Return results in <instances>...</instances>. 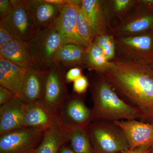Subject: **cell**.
Returning <instances> with one entry per match:
<instances>
[{
  "mask_svg": "<svg viewBox=\"0 0 153 153\" xmlns=\"http://www.w3.org/2000/svg\"><path fill=\"white\" fill-rule=\"evenodd\" d=\"M110 63L103 78L136 110L142 121L153 123V67L135 60Z\"/></svg>",
  "mask_w": 153,
  "mask_h": 153,
  "instance_id": "6da1fadb",
  "label": "cell"
},
{
  "mask_svg": "<svg viewBox=\"0 0 153 153\" xmlns=\"http://www.w3.org/2000/svg\"><path fill=\"white\" fill-rule=\"evenodd\" d=\"M113 89L103 77L96 85L92 94L94 120L114 122L140 119L136 110L119 96Z\"/></svg>",
  "mask_w": 153,
  "mask_h": 153,
  "instance_id": "7a4b0ae2",
  "label": "cell"
},
{
  "mask_svg": "<svg viewBox=\"0 0 153 153\" xmlns=\"http://www.w3.org/2000/svg\"><path fill=\"white\" fill-rule=\"evenodd\" d=\"M87 131L96 153H122L130 149L123 131L114 122L94 121Z\"/></svg>",
  "mask_w": 153,
  "mask_h": 153,
  "instance_id": "3957f363",
  "label": "cell"
},
{
  "mask_svg": "<svg viewBox=\"0 0 153 153\" xmlns=\"http://www.w3.org/2000/svg\"><path fill=\"white\" fill-rule=\"evenodd\" d=\"M33 65L49 69L54 62L56 52L63 44H67L64 37L54 26L38 30L27 42Z\"/></svg>",
  "mask_w": 153,
  "mask_h": 153,
  "instance_id": "277c9868",
  "label": "cell"
},
{
  "mask_svg": "<svg viewBox=\"0 0 153 153\" xmlns=\"http://www.w3.org/2000/svg\"><path fill=\"white\" fill-rule=\"evenodd\" d=\"M94 120L92 109L77 96L68 97L58 110L57 124L63 131L68 132L76 129L87 128Z\"/></svg>",
  "mask_w": 153,
  "mask_h": 153,
  "instance_id": "5b68a950",
  "label": "cell"
},
{
  "mask_svg": "<svg viewBox=\"0 0 153 153\" xmlns=\"http://www.w3.org/2000/svg\"><path fill=\"white\" fill-rule=\"evenodd\" d=\"M44 132L40 129L21 127L1 135L0 153H33Z\"/></svg>",
  "mask_w": 153,
  "mask_h": 153,
  "instance_id": "8992f818",
  "label": "cell"
},
{
  "mask_svg": "<svg viewBox=\"0 0 153 153\" xmlns=\"http://www.w3.org/2000/svg\"><path fill=\"white\" fill-rule=\"evenodd\" d=\"M65 76L60 63L55 62L49 68L43 101L56 114L69 96Z\"/></svg>",
  "mask_w": 153,
  "mask_h": 153,
  "instance_id": "52a82bcc",
  "label": "cell"
},
{
  "mask_svg": "<svg viewBox=\"0 0 153 153\" xmlns=\"http://www.w3.org/2000/svg\"><path fill=\"white\" fill-rule=\"evenodd\" d=\"M82 1H71L62 7L60 14L53 26L62 34L67 44L79 45L87 49L88 47L77 32L76 23Z\"/></svg>",
  "mask_w": 153,
  "mask_h": 153,
  "instance_id": "ba28073f",
  "label": "cell"
},
{
  "mask_svg": "<svg viewBox=\"0 0 153 153\" xmlns=\"http://www.w3.org/2000/svg\"><path fill=\"white\" fill-rule=\"evenodd\" d=\"M13 9L2 21L10 30L14 38L28 42L37 32L22 0H11Z\"/></svg>",
  "mask_w": 153,
  "mask_h": 153,
  "instance_id": "9c48e42d",
  "label": "cell"
},
{
  "mask_svg": "<svg viewBox=\"0 0 153 153\" xmlns=\"http://www.w3.org/2000/svg\"><path fill=\"white\" fill-rule=\"evenodd\" d=\"M123 131L131 150L145 147L153 149V123L136 120L114 122Z\"/></svg>",
  "mask_w": 153,
  "mask_h": 153,
  "instance_id": "30bf717a",
  "label": "cell"
},
{
  "mask_svg": "<svg viewBox=\"0 0 153 153\" xmlns=\"http://www.w3.org/2000/svg\"><path fill=\"white\" fill-rule=\"evenodd\" d=\"M22 2L37 30L53 26L62 8L45 0H22Z\"/></svg>",
  "mask_w": 153,
  "mask_h": 153,
  "instance_id": "8fae6325",
  "label": "cell"
},
{
  "mask_svg": "<svg viewBox=\"0 0 153 153\" xmlns=\"http://www.w3.org/2000/svg\"><path fill=\"white\" fill-rule=\"evenodd\" d=\"M49 69L38 68L33 65L28 68L20 97L25 103L43 100Z\"/></svg>",
  "mask_w": 153,
  "mask_h": 153,
  "instance_id": "7c38bea8",
  "label": "cell"
},
{
  "mask_svg": "<svg viewBox=\"0 0 153 153\" xmlns=\"http://www.w3.org/2000/svg\"><path fill=\"white\" fill-rule=\"evenodd\" d=\"M56 125L57 114L43 100L27 104L21 127L33 128L45 131Z\"/></svg>",
  "mask_w": 153,
  "mask_h": 153,
  "instance_id": "4fadbf2b",
  "label": "cell"
},
{
  "mask_svg": "<svg viewBox=\"0 0 153 153\" xmlns=\"http://www.w3.org/2000/svg\"><path fill=\"white\" fill-rule=\"evenodd\" d=\"M27 103L15 97L0 107V135L21 128Z\"/></svg>",
  "mask_w": 153,
  "mask_h": 153,
  "instance_id": "5bb4252c",
  "label": "cell"
},
{
  "mask_svg": "<svg viewBox=\"0 0 153 153\" xmlns=\"http://www.w3.org/2000/svg\"><path fill=\"white\" fill-rule=\"evenodd\" d=\"M29 68L17 66L0 56V85L20 98L25 74Z\"/></svg>",
  "mask_w": 153,
  "mask_h": 153,
  "instance_id": "9a60e30c",
  "label": "cell"
},
{
  "mask_svg": "<svg viewBox=\"0 0 153 153\" xmlns=\"http://www.w3.org/2000/svg\"><path fill=\"white\" fill-rule=\"evenodd\" d=\"M0 56L20 67L27 68L33 65L27 42L16 40L0 46Z\"/></svg>",
  "mask_w": 153,
  "mask_h": 153,
  "instance_id": "2e32d148",
  "label": "cell"
},
{
  "mask_svg": "<svg viewBox=\"0 0 153 153\" xmlns=\"http://www.w3.org/2000/svg\"><path fill=\"white\" fill-rule=\"evenodd\" d=\"M68 141V133L62 130L56 125L44 131L42 142L33 153H59Z\"/></svg>",
  "mask_w": 153,
  "mask_h": 153,
  "instance_id": "e0dca14e",
  "label": "cell"
},
{
  "mask_svg": "<svg viewBox=\"0 0 153 153\" xmlns=\"http://www.w3.org/2000/svg\"><path fill=\"white\" fill-rule=\"evenodd\" d=\"M87 49L72 44H63L57 50L54 62L61 63L66 66L80 64L85 61Z\"/></svg>",
  "mask_w": 153,
  "mask_h": 153,
  "instance_id": "ac0fdd59",
  "label": "cell"
},
{
  "mask_svg": "<svg viewBox=\"0 0 153 153\" xmlns=\"http://www.w3.org/2000/svg\"><path fill=\"white\" fill-rule=\"evenodd\" d=\"M81 7L89 24L94 38L102 35L103 22L100 1L83 0L82 1Z\"/></svg>",
  "mask_w": 153,
  "mask_h": 153,
  "instance_id": "d6986e66",
  "label": "cell"
},
{
  "mask_svg": "<svg viewBox=\"0 0 153 153\" xmlns=\"http://www.w3.org/2000/svg\"><path fill=\"white\" fill-rule=\"evenodd\" d=\"M120 43L126 54L139 59L152 49L153 40L151 36L143 35L122 38Z\"/></svg>",
  "mask_w": 153,
  "mask_h": 153,
  "instance_id": "ffe728a7",
  "label": "cell"
},
{
  "mask_svg": "<svg viewBox=\"0 0 153 153\" xmlns=\"http://www.w3.org/2000/svg\"><path fill=\"white\" fill-rule=\"evenodd\" d=\"M71 149L76 153H96L91 143L87 128L76 129L68 132Z\"/></svg>",
  "mask_w": 153,
  "mask_h": 153,
  "instance_id": "44dd1931",
  "label": "cell"
},
{
  "mask_svg": "<svg viewBox=\"0 0 153 153\" xmlns=\"http://www.w3.org/2000/svg\"><path fill=\"white\" fill-rule=\"evenodd\" d=\"M85 61L91 68L102 73L109 68L111 64L102 49L94 41L87 49Z\"/></svg>",
  "mask_w": 153,
  "mask_h": 153,
  "instance_id": "7402d4cb",
  "label": "cell"
},
{
  "mask_svg": "<svg viewBox=\"0 0 153 153\" xmlns=\"http://www.w3.org/2000/svg\"><path fill=\"white\" fill-rule=\"evenodd\" d=\"M153 25V16H147L134 19L121 29L124 33H139L147 30Z\"/></svg>",
  "mask_w": 153,
  "mask_h": 153,
  "instance_id": "603a6c76",
  "label": "cell"
},
{
  "mask_svg": "<svg viewBox=\"0 0 153 153\" xmlns=\"http://www.w3.org/2000/svg\"><path fill=\"white\" fill-rule=\"evenodd\" d=\"M77 32L79 36L89 47L93 43L94 38L87 19L80 7L76 23Z\"/></svg>",
  "mask_w": 153,
  "mask_h": 153,
  "instance_id": "cb8c5ba5",
  "label": "cell"
},
{
  "mask_svg": "<svg viewBox=\"0 0 153 153\" xmlns=\"http://www.w3.org/2000/svg\"><path fill=\"white\" fill-rule=\"evenodd\" d=\"M95 38L94 42L102 49L107 60H109L113 58L115 54V45L111 37L102 34Z\"/></svg>",
  "mask_w": 153,
  "mask_h": 153,
  "instance_id": "d4e9b609",
  "label": "cell"
},
{
  "mask_svg": "<svg viewBox=\"0 0 153 153\" xmlns=\"http://www.w3.org/2000/svg\"><path fill=\"white\" fill-rule=\"evenodd\" d=\"M10 30L2 20L0 21V46L16 40Z\"/></svg>",
  "mask_w": 153,
  "mask_h": 153,
  "instance_id": "484cf974",
  "label": "cell"
},
{
  "mask_svg": "<svg viewBox=\"0 0 153 153\" xmlns=\"http://www.w3.org/2000/svg\"><path fill=\"white\" fill-rule=\"evenodd\" d=\"M88 85L89 83L87 77L82 75L74 81L73 90L77 94H83L87 90Z\"/></svg>",
  "mask_w": 153,
  "mask_h": 153,
  "instance_id": "4316f807",
  "label": "cell"
},
{
  "mask_svg": "<svg viewBox=\"0 0 153 153\" xmlns=\"http://www.w3.org/2000/svg\"><path fill=\"white\" fill-rule=\"evenodd\" d=\"M11 0H0V18L1 20L5 19L13 9Z\"/></svg>",
  "mask_w": 153,
  "mask_h": 153,
  "instance_id": "83f0119b",
  "label": "cell"
},
{
  "mask_svg": "<svg viewBox=\"0 0 153 153\" xmlns=\"http://www.w3.org/2000/svg\"><path fill=\"white\" fill-rule=\"evenodd\" d=\"M82 70L79 67H74L69 69L65 74L66 83L74 82L77 78L82 76Z\"/></svg>",
  "mask_w": 153,
  "mask_h": 153,
  "instance_id": "f1b7e54d",
  "label": "cell"
},
{
  "mask_svg": "<svg viewBox=\"0 0 153 153\" xmlns=\"http://www.w3.org/2000/svg\"><path fill=\"white\" fill-rule=\"evenodd\" d=\"M16 96L13 92L7 88L0 85V105L7 103Z\"/></svg>",
  "mask_w": 153,
  "mask_h": 153,
  "instance_id": "f546056e",
  "label": "cell"
},
{
  "mask_svg": "<svg viewBox=\"0 0 153 153\" xmlns=\"http://www.w3.org/2000/svg\"><path fill=\"white\" fill-rule=\"evenodd\" d=\"M129 0H116L115 1V8L117 11L123 10L128 6Z\"/></svg>",
  "mask_w": 153,
  "mask_h": 153,
  "instance_id": "4dcf8cb0",
  "label": "cell"
},
{
  "mask_svg": "<svg viewBox=\"0 0 153 153\" xmlns=\"http://www.w3.org/2000/svg\"><path fill=\"white\" fill-rule=\"evenodd\" d=\"M153 149L150 148L141 147L134 150H129L122 153H152Z\"/></svg>",
  "mask_w": 153,
  "mask_h": 153,
  "instance_id": "1f68e13d",
  "label": "cell"
},
{
  "mask_svg": "<svg viewBox=\"0 0 153 153\" xmlns=\"http://www.w3.org/2000/svg\"><path fill=\"white\" fill-rule=\"evenodd\" d=\"M47 2L55 5L63 7L70 3V0H45Z\"/></svg>",
  "mask_w": 153,
  "mask_h": 153,
  "instance_id": "d6a6232c",
  "label": "cell"
},
{
  "mask_svg": "<svg viewBox=\"0 0 153 153\" xmlns=\"http://www.w3.org/2000/svg\"><path fill=\"white\" fill-rule=\"evenodd\" d=\"M59 153H76L72 150L71 148L63 145L60 149Z\"/></svg>",
  "mask_w": 153,
  "mask_h": 153,
  "instance_id": "836d02e7",
  "label": "cell"
},
{
  "mask_svg": "<svg viewBox=\"0 0 153 153\" xmlns=\"http://www.w3.org/2000/svg\"><path fill=\"white\" fill-rule=\"evenodd\" d=\"M152 153H153V151H152Z\"/></svg>",
  "mask_w": 153,
  "mask_h": 153,
  "instance_id": "e575fe53",
  "label": "cell"
}]
</instances>
